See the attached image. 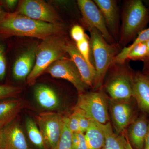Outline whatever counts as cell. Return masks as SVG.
Instances as JSON below:
<instances>
[{
  "label": "cell",
  "instance_id": "6da1fadb",
  "mask_svg": "<svg viewBox=\"0 0 149 149\" xmlns=\"http://www.w3.org/2000/svg\"><path fill=\"white\" fill-rule=\"evenodd\" d=\"M65 30L62 23L38 21L16 13H8L0 23V35L4 37L25 36L44 40L51 36L63 35Z\"/></svg>",
  "mask_w": 149,
  "mask_h": 149
},
{
  "label": "cell",
  "instance_id": "7a4b0ae2",
  "mask_svg": "<svg viewBox=\"0 0 149 149\" xmlns=\"http://www.w3.org/2000/svg\"><path fill=\"white\" fill-rule=\"evenodd\" d=\"M90 32V44L95 70L93 88L99 91L103 86L104 80L113 60L121 50L118 43L109 44L98 31L92 28Z\"/></svg>",
  "mask_w": 149,
  "mask_h": 149
},
{
  "label": "cell",
  "instance_id": "3957f363",
  "mask_svg": "<svg viewBox=\"0 0 149 149\" xmlns=\"http://www.w3.org/2000/svg\"><path fill=\"white\" fill-rule=\"evenodd\" d=\"M149 21V12L141 0H131L125 3L122 15L118 44L126 45L145 29Z\"/></svg>",
  "mask_w": 149,
  "mask_h": 149
},
{
  "label": "cell",
  "instance_id": "277c9868",
  "mask_svg": "<svg viewBox=\"0 0 149 149\" xmlns=\"http://www.w3.org/2000/svg\"><path fill=\"white\" fill-rule=\"evenodd\" d=\"M66 39L63 35L48 37L37 45L35 65L27 78V83L32 86L48 67L66 53L65 47Z\"/></svg>",
  "mask_w": 149,
  "mask_h": 149
},
{
  "label": "cell",
  "instance_id": "5b68a950",
  "mask_svg": "<svg viewBox=\"0 0 149 149\" xmlns=\"http://www.w3.org/2000/svg\"><path fill=\"white\" fill-rule=\"evenodd\" d=\"M109 100L103 91L85 92L79 94L73 112L102 124L109 122Z\"/></svg>",
  "mask_w": 149,
  "mask_h": 149
},
{
  "label": "cell",
  "instance_id": "8992f818",
  "mask_svg": "<svg viewBox=\"0 0 149 149\" xmlns=\"http://www.w3.org/2000/svg\"><path fill=\"white\" fill-rule=\"evenodd\" d=\"M109 69L111 72L105 83L104 87L110 99L121 100L132 98L133 72L126 62L113 63Z\"/></svg>",
  "mask_w": 149,
  "mask_h": 149
},
{
  "label": "cell",
  "instance_id": "52a82bcc",
  "mask_svg": "<svg viewBox=\"0 0 149 149\" xmlns=\"http://www.w3.org/2000/svg\"><path fill=\"white\" fill-rule=\"evenodd\" d=\"M37 121L48 149H55L63 129L64 116L56 113H42Z\"/></svg>",
  "mask_w": 149,
  "mask_h": 149
},
{
  "label": "cell",
  "instance_id": "ba28073f",
  "mask_svg": "<svg viewBox=\"0 0 149 149\" xmlns=\"http://www.w3.org/2000/svg\"><path fill=\"white\" fill-rule=\"evenodd\" d=\"M15 13L38 21L52 24L62 23L53 8L42 0L19 1Z\"/></svg>",
  "mask_w": 149,
  "mask_h": 149
},
{
  "label": "cell",
  "instance_id": "9c48e42d",
  "mask_svg": "<svg viewBox=\"0 0 149 149\" xmlns=\"http://www.w3.org/2000/svg\"><path fill=\"white\" fill-rule=\"evenodd\" d=\"M77 3L83 23L88 30L95 29L108 43L111 45L116 44L108 30L101 12L94 1L78 0Z\"/></svg>",
  "mask_w": 149,
  "mask_h": 149
},
{
  "label": "cell",
  "instance_id": "30bf717a",
  "mask_svg": "<svg viewBox=\"0 0 149 149\" xmlns=\"http://www.w3.org/2000/svg\"><path fill=\"white\" fill-rule=\"evenodd\" d=\"M52 77L61 78L70 82L79 94L85 93L88 88L83 82L81 74L71 58L63 57L51 65L45 71Z\"/></svg>",
  "mask_w": 149,
  "mask_h": 149
},
{
  "label": "cell",
  "instance_id": "8fae6325",
  "mask_svg": "<svg viewBox=\"0 0 149 149\" xmlns=\"http://www.w3.org/2000/svg\"><path fill=\"white\" fill-rule=\"evenodd\" d=\"M131 100L110 99L109 100L112 120L118 134L122 132L134 120V109Z\"/></svg>",
  "mask_w": 149,
  "mask_h": 149
},
{
  "label": "cell",
  "instance_id": "7c38bea8",
  "mask_svg": "<svg viewBox=\"0 0 149 149\" xmlns=\"http://www.w3.org/2000/svg\"><path fill=\"white\" fill-rule=\"evenodd\" d=\"M101 12L110 34L116 41L119 39V14L115 0H94Z\"/></svg>",
  "mask_w": 149,
  "mask_h": 149
},
{
  "label": "cell",
  "instance_id": "4fadbf2b",
  "mask_svg": "<svg viewBox=\"0 0 149 149\" xmlns=\"http://www.w3.org/2000/svg\"><path fill=\"white\" fill-rule=\"evenodd\" d=\"M133 97L139 108L145 114H149V77L143 72L133 73Z\"/></svg>",
  "mask_w": 149,
  "mask_h": 149
},
{
  "label": "cell",
  "instance_id": "5bb4252c",
  "mask_svg": "<svg viewBox=\"0 0 149 149\" xmlns=\"http://www.w3.org/2000/svg\"><path fill=\"white\" fill-rule=\"evenodd\" d=\"M65 50L74 62L85 85L88 88H93L95 73L91 69L85 58L79 52L76 45L67 40Z\"/></svg>",
  "mask_w": 149,
  "mask_h": 149
},
{
  "label": "cell",
  "instance_id": "9a60e30c",
  "mask_svg": "<svg viewBox=\"0 0 149 149\" xmlns=\"http://www.w3.org/2000/svg\"><path fill=\"white\" fill-rule=\"evenodd\" d=\"M4 149H32L24 132L16 122H12L3 128Z\"/></svg>",
  "mask_w": 149,
  "mask_h": 149
},
{
  "label": "cell",
  "instance_id": "2e32d148",
  "mask_svg": "<svg viewBox=\"0 0 149 149\" xmlns=\"http://www.w3.org/2000/svg\"><path fill=\"white\" fill-rule=\"evenodd\" d=\"M37 45L32 46L17 59L13 70V77L15 80H22L27 79L32 71L35 64V51Z\"/></svg>",
  "mask_w": 149,
  "mask_h": 149
},
{
  "label": "cell",
  "instance_id": "e0dca14e",
  "mask_svg": "<svg viewBox=\"0 0 149 149\" xmlns=\"http://www.w3.org/2000/svg\"><path fill=\"white\" fill-rule=\"evenodd\" d=\"M149 122L146 114H144L130 123L127 137L131 146L135 149H143L148 130Z\"/></svg>",
  "mask_w": 149,
  "mask_h": 149
},
{
  "label": "cell",
  "instance_id": "ac0fdd59",
  "mask_svg": "<svg viewBox=\"0 0 149 149\" xmlns=\"http://www.w3.org/2000/svg\"><path fill=\"white\" fill-rule=\"evenodd\" d=\"M24 104L19 99H10L0 102V128L3 129L11 123Z\"/></svg>",
  "mask_w": 149,
  "mask_h": 149
},
{
  "label": "cell",
  "instance_id": "d6986e66",
  "mask_svg": "<svg viewBox=\"0 0 149 149\" xmlns=\"http://www.w3.org/2000/svg\"><path fill=\"white\" fill-rule=\"evenodd\" d=\"M35 98L39 105L45 109L53 110L58 107L60 100L52 88L46 85H39L35 89Z\"/></svg>",
  "mask_w": 149,
  "mask_h": 149
},
{
  "label": "cell",
  "instance_id": "ffe728a7",
  "mask_svg": "<svg viewBox=\"0 0 149 149\" xmlns=\"http://www.w3.org/2000/svg\"><path fill=\"white\" fill-rule=\"evenodd\" d=\"M85 136L88 149L102 148L104 143L105 136L101 123L92 120Z\"/></svg>",
  "mask_w": 149,
  "mask_h": 149
},
{
  "label": "cell",
  "instance_id": "44dd1931",
  "mask_svg": "<svg viewBox=\"0 0 149 149\" xmlns=\"http://www.w3.org/2000/svg\"><path fill=\"white\" fill-rule=\"evenodd\" d=\"M101 125L105 136L104 143L101 149H125V137L114 133L111 123Z\"/></svg>",
  "mask_w": 149,
  "mask_h": 149
},
{
  "label": "cell",
  "instance_id": "7402d4cb",
  "mask_svg": "<svg viewBox=\"0 0 149 149\" xmlns=\"http://www.w3.org/2000/svg\"><path fill=\"white\" fill-rule=\"evenodd\" d=\"M25 126L28 137L33 145L38 149H48L40 129L32 118H26Z\"/></svg>",
  "mask_w": 149,
  "mask_h": 149
},
{
  "label": "cell",
  "instance_id": "603a6c76",
  "mask_svg": "<svg viewBox=\"0 0 149 149\" xmlns=\"http://www.w3.org/2000/svg\"><path fill=\"white\" fill-rule=\"evenodd\" d=\"M149 40V27L144 29L139 33L130 45L124 47L115 58L113 63H122L126 62L127 56L131 48L139 43L146 42Z\"/></svg>",
  "mask_w": 149,
  "mask_h": 149
},
{
  "label": "cell",
  "instance_id": "cb8c5ba5",
  "mask_svg": "<svg viewBox=\"0 0 149 149\" xmlns=\"http://www.w3.org/2000/svg\"><path fill=\"white\" fill-rule=\"evenodd\" d=\"M149 57L148 52L146 43L137 44L130 50L127 56V60L141 61L144 62Z\"/></svg>",
  "mask_w": 149,
  "mask_h": 149
},
{
  "label": "cell",
  "instance_id": "d4e9b609",
  "mask_svg": "<svg viewBox=\"0 0 149 149\" xmlns=\"http://www.w3.org/2000/svg\"><path fill=\"white\" fill-rule=\"evenodd\" d=\"M72 136V133L68 126L66 116H64L63 129L55 149H73Z\"/></svg>",
  "mask_w": 149,
  "mask_h": 149
},
{
  "label": "cell",
  "instance_id": "484cf974",
  "mask_svg": "<svg viewBox=\"0 0 149 149\" xmlns=\"http://www.w3.org/2000/svg\"><path fill=\"white\" fill-rule=\"evenodd\" d=\"M79 52L85 58L91 69L95 73V67L91 61V56L92 55L90 38L86 35L85 38L82 41L75 44Z\"/></svg>",
  "mask_w": 149,
  "mask_h": 149
},
{
  "label": "cell",
  "instance_id": "4316f807",
  "mask_svg": "<svg viewBox=\"0 0 149 149\" xmlns=\"http://www.w3.org/2000/svg\"><path fill=\"white\" fill-rule=\"evenodd\" d=\"M21 92L22 89L19 87L0 85V100L16 97Z\"/></svg>",
  "mask_w": 149,
  "mask_h": 149
},
{
  "label": "cell",
  "instance_id": "83f0119b",
  "mask_svg": "<svg viewBox=\"0 0 149 149\" xmlns=\"http://www.w3.org/2000/svg\"><path fill=\"white\" fill-rule=\"evenodd\" d=\"M72 144L73 149H88L84 133H72Z\"/></svg>",
  "mask_w": 149,
  "mask_h": 149
},
{
  "label": "cell",
  "instance_id": "f1b7e54d",
  "mask_svg": "<svg viewBox=\"0 0 149 149\" xmlns=\"http://www.w3.org/2000/svg\"><path fill=\"white\" fill-rule=\"evenodd\" d=\"M70 34L72 40L76 43L82 41L87 35L83 27L77 24H75L72 27Z\"/></svg>",
  "mask_w": 149,
  "mask_h": 149
},
{
  "label": "cell",
  "instance_id": "f546056e",
  "mask_svg": "<svg viewBox=\"0 0 149 149\" xmlns=\"http://www.w3.org/2000/svg\"><path fill=\"white\" fill-rule=\"evenodd\" d=\"M66 118L68 126L71 132L72 133L81 132L78 118L76 114L73 112L69 116H66Z\"/></svg>",
  "mask_w": 149,
  "mask_h": 149
},
{
  "label": "cell",
  "instance_id": "4dcf8cb0",
  "mask_svg": "<svg viewBox=\"0 0 149 149\" xmlns=\"http://www.w3.org/2000/svg\"><path fill=\"white\" fill-rule=\"evenodd\" d=\"M77 115L80 126V132L84 133L86 132L91 125L92 120L85 117L83 115L73 112Z\"/></svg>",
  "mask_w": 149,
  "mask_h": 149
},
{
  "label": "cell",
  "instance_id": "1f68e13d",
  "mask_svg": "<svg viewBox=\"0 0 149 149\" xmlns=\"http://www.w3.org/2000/svg\"><path fill=\"white\" fill-rule=\"evenodd\" d=\"M6 63L5 49L3 46L0 45V80H3L5 76Z\"/></svg>",
  "mask_w": 149,
  "mask_h": 149
},
{
  "label": "cell",
  "instance_id": "d6a6232c",
  "mask_svg": "<svg viewBox=\"0 0 149 149\" xmlns=\"http://www.w3.org/2000/svg\"><path fill=\"white\" fill-rule=\"evenodd\" d=\"M3 2L4 3L5 5L8 8L11 9L16 6L18 2L16 0H6L3 1Z\"/></svg>",
  "mask_w": 149,
  "mask_h": 149
},
{
  "label": "cell",
  "instance_id": "836d02e7",
  "mask_svg": "<svg viewBox=\"0 0 149 149\" xmlns=\"http://www.w3.org/2000/svg\"><path fill=\"white\" fill-rule=\"evenodd\" d=\"M8 13L6 12L3 8L0 6V23L5 18Z\"/></svg>",
  "mask_w": 149,
  "mask_h": 149
},
{
  "label": "cell",
  "instance_id": "e575fe53",
  "mask_svg": "<svg viewBox=\"0 0 149 149\" xmlns=\"http://www.w3.org/2000/svg\"><path fill=\"white\" fill-rule=\"evenodd\" d=\"M143 149H149V122L148 125V130L147 133L146 137L145 139V143Z\"/></svg>",
  "mask_w": 149,
  "mask_h": 149
},
{
  "label": "cell",
  "instance_id": "d590c367",
  "mask_svg": "<svg viewBox=\"0 0 149 149\" xmlns=\"http://www.w3.org/2000/svg\"><path fill=\"white\" fill-rule=\"evenodd\" d=\"M2 129L0 128V149H4L3 137Z\"/></svg>",
  "mask_w": 149,
  "mask_h": 149
},
{
  "label": "cell",
  "instance_id": "8d00e7d4",
  "mask_svg": "<svg viewBox=\"0 0 149 149\" xmlns=\"http://www.w3.org/2000/svg\"><path fill=\"white\" fill-rule=\"evenodd\" d=\"M125 149H134L133 148V147L131 146L130 144V142H129V140L127 137V136H126L125 137Z\"/></svg>",
  "mask_w": 149,
  "mask_h": 149
},
{
  "label": "cell",
  "instance_id": "74e56055",
  "mask_svg": "<svg viewBox=\"0 0 149 149\" xmlns=\"http://www.w3.org/2000/svg\"><path fill=\"white\" fill-rule=\"evenodd\" d=\"M144 62V70H147L149 69V57L147 59L146 61L143 62Z\"/></svg>",
  "mask_w": 149,
  "mask_h": 149
},
{
  "label": "cell",
  "instance_id": "f35d334b",
  "mask_svg": "<svg viewBox=\"0 0 149 149\" xmlns=\"http://www.w3.org/2000/svg\"><path fill=\"white\" fill-rule=\"evenodd\" d=\"M144 74H146L147 76L149 77V69L147 70H144L143 72Z\"/></svg>",
  "mask_w": 149,
  "mask_h": 149
},
{
  "label": "cell",
  "instance_id": "ab89813d",
  "mask_svg": "<svg viewBox=\"0 0 149 149\" xmlns=\"http://www.w3.org/2000/svg\"><path fill=\"white\" fill-rule=\"evenodd\" d=\"M146 43L147 47H148V54H149V40H148V41H147L146 42ZM147 59H148V58H147Z\"/></svg>",
  "mask_w": 149,
  "mask_h": 149
}]
</instances>
